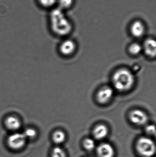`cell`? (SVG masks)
Here are the masks:
<instances>
[{
    "label": "cell",
    "instance_id": "6da1fadb",
    "mask_svg": "<svg viewBox=\"0 0 156 157\" xmlns=\"http://www.w3.org/2000/svg\"><path fill=\"white\" fill-rule=\"evenodd\" d=\"M114 88L120 91H125L131 89L135 83V77L132 72L126 69H121L116 71L112 78Z\"/></svg>",
    "mask_w": 156,
    "mask_h": 157
},
{
    "label": "cell",
    "instance_id": "7a4b0ae2",
    "mask_svg": "<svg viewBox=\"0 0 156 157\" xmlns=\"http://www.w3.org/2000/svg\"><path fill=\"white\" fill-rule=\"evenodd\" d=\"M51 25L53 31L60 36H65L70 32L71 26L66 18L61 9H55L51 14Z\"/></svg>",
    "mask_w": 156,
    "mask_h": 157
},
{
    "label": "cell",
    "instance_id": "3957f363",
    "mask_svg": "<svg viewBox=\"0 0 156 157\" xmlns=\"http://www.w3.org/2000/svg\"><path fill=\"white\" fill-rule=\"evenodd\" d=\"M136 149L139 154L144 157L153 156L155 154V144L147 137H141L137 141Z\"/></svg>",
    "mask_w": 156,
    "mask_h": 157
},
{
    "label": "cell",
    "instance_id": "277c9868",
    "mask_svg": "<svg viewBox=\"0 0 156 157\" xmlns=\"http://www.w3.org/2000/svg\"><path fill=\"white\" fill-rule=\"evenodd\" d=\"M26 138L23 133H15L10 135L7 139L8 146L12 149H17L22 148L26 143Z\"/></svg>",
    "mask_w": 156,
    "mask_h": 157
},
{
    "label": "cell",
    "instance_id": "5b68a950",
    "mask_svg": "<svg viewBox=\"0 0 156 157\" xmlns=\"http://www.w3.org/2000/svg\"><path fill=\"white\" fill-rule=\"evenodd\" d=\"M129 118L133 124L137 125H144L148 121L147 114L144 112L139 109L132 111L129 115Z\"/></svg>",
    "mask_w": 156,
    "mask_h": 157
},
{
    "label": "cell",
    "instance_id": "8992f818",
    "mask_svg": "<svg viewBox=\"0 0 156 157\" xmlns=\"http://www.w3.org/2000/svg\"><path fill=\"white\" fill-rule=\"evenodd\" d=\"M114 95V90L111 87L105 86L101 88L97 94L98 102L105 104L110 101Z\"/></svg>",
    "mask_w": 156,
    "mask_h": 157
},
{
    "label": "cell",
    "instance_id": "52a82bcc",
    "mask_svg": "<svg viewBox=\"0 0 156 157\" xmlns=\"http://www.w3.org/2000/svg\"><path fill=\"white\" fill-rule=\"evenodd\" d=\"M97 153L99 157H113L114 150L111 145L105 143L98 147Z\"/></svg>",
    "mask_w": 156,
    "mask_h": 157
},
{
    "label": "cell",
    "instance_id": "ba28073f",
    "mask_svg": "<svg viewBox=\"0 0 156 157\" xmlns=\"http://www.w3.org/2000/svg\"><path fill=\"white\" fill-rule=\"evenodd\" d=\"M144 49L146 54L151 57H155L156 53V42L153 39H148L145 41Z\"/></svg>",
    "mask_w": 156,
    "mask_h": 157
},
{
    "label": "cell",
    "instance_id": "9c48e42d",
    "mask_svg": "<svg viewBox=\"0 0 156 157\" xmlns=\"http://www.w3.org/2000/svg\"><path fill=\"white\" fill-rule=\"evenodd\" d=\"M109 130L108 127L103 124H100L96 126L93 131L94 137L98 140H101L108 135Z\"/></svg>",
    "mask_w": 156,
    "mask_h": 157
},
{
    "label": "cell",
    "instance_id": "30bf717a",
    "mask_svg": "<svg viewBox=\"0 0 156 157\" xmlns=\"http://www.w3.org/2000/svg\"><path fill=\"white\" fill-rule=\"evenodd\" d=\"M76 45L71 40H67L61 44L60 47V52L64 55H70L75 50Z\"/></svg>",
    "mask_w": 156,
    "mask_h": 157
},
{
    "label": "cell",
    "instance_id": "8fae6325",
    "mask_svg": "<svg viewBox=\"0 0 156 157\" xmlns=\"http://www.w3.org/2000/svg\"><path fill=\"white\" fill-rule=\"evenodd\" d=\"M145 32L144 26L142 22L135 21L131 26V32L134 36L140 37L143 35Z\"/></svg>",
    "mask_w": 156,
    "mask_h": 157
},
{
    "label": "cell",
    "instance_id": "7c38bea8",
    "mask_svg": "<svg viewBox=\"0 0 156 157\" xmlns=\"http://www.w3.org/2000/svg\"><path fill=\"white\" fill-rule=\"evenodd\" d=\"M5 125L9 130L16 131L21 126V122L18 118L14 116H9L5 120Z\"/></svg>",
    "mask_w": 156,
    "mask_h": 157
},
{
    "label": "cell",
    "instance_id": "4fadbf2b",
    "mask_svg": "<svg viewBox=\"0 0 156 157\" xmlns=\"http://www.w3.org/2000/svg\"><path fill=\"white\" fill-rule=\"evenodd\" d=\"M52 139L55 144H60L64 143L66 140V134L61 131H56L52 136Z\"/></svg>",
    "mask_w": 156,
    "mask_h": 157
},
{
    "label": "cell",
    "instance_id": "5bb4252c",
    "mask_svg": "<svg viewBox=\"0 0 156 157\" xmlns=\"http://www.w3.org/2000/svg\"><path fill=\"white\" fill-rule=\"evenodd\" d=\"M142 50V46L137 43H133L129 48V52L133 55L139 54Z\"/></svg>",
    "mask_w": 156,
    "mask_h": 157
},
{
    "label": "cell",
    "instance_id": "9a60e30c",
    "mask_svg": "<svg viewBox=\"0 0 156 157\" xmlns=\"http://www.w3.org/2000/svg\"><path fill=\"white\" fill-rule=\"evenodd\" d=\"M51 157H67L66 153L62 148L56 147L52 150Z\"/></svg>",
    "mask_w": 156,
    "mask_h": 157
},
{
    "label": "cell",
    "instance_id": "2e32d148",
    "mask_svg": "<svg viewBox=\"0 0 156 157\" xmlns=\"http://www.w3.org/2000/svg\"><path fill=\"white\" fill-rule=\"evenodd\" d=\"M83 147L88 151H92L95 148V142L91 138H86L83 141Z\"/></svg>",
    "mask_w": 156,
    "mask_h": 157
},
{
    "label": "cell",
    "instance_id": "e0dca14e",
    "mask_svg": "<svg viewBox=\"0 0 156 157\" xmlns=\"http://www.w3.org/2000/svg\"><path fill=\"white\" fill-rule=\"evenodd\" d=\"M23 134L24 136L26 138H34L36 136L37 132L34 129L32 128H27L26 129L24 132Z\"/></svg>",
    "mask_w": 156,
    "mask_h": 157
},
{
    "label": "cell",
    "instance_id": "ac0fdd59",
    "mask_svg": "<svg viewBox=\"0 0 156 157\" xmlns=\"http://www.w3.org/2000/svg\"><path fill=\"white\" fill-rule=\"evenodd\" d=\"M72 2V0H59V4L60 9H66L70 7Z\"/></svg>",
    "mask_w": 156,
    "mask_h": 157
},
{
    "label": "cell",
    "instance_id": "d6986e66",
    "mask_svg": "<svg viewBox=\"0 0 156 157\" xmlns=\"http://www.w3.org/2000/svg\"><path fill=\"white\" fill-rule=\"evenodd\" d=\"M39 1L42 5L46 7L52 6L56 2V0H39Z\"/></svg>",
    "mask_w": 156,
    "mask_h": 157
},
{
    "label": "cell",
    "instance_id": "ffe728a7",
    "mask_svg": "<svg viewBox=\"0 0 156 157\" xmlns=\"http://www.w3.org/2000/svg\"><path fill=\"white\" fill-rule=\"evenodd\" d=\"M146 132L148 134L151 135H154L155 134V127L154 125H148L146 128Z\"/></svg>",
    "mask_w": 156,
    "mask_h": 157
}]
</instances>
